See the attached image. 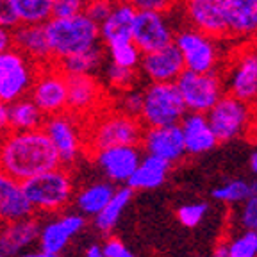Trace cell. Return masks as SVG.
Wrapping results in <instances>:
<instances>
[{
	"label": "cell",
	"mask_w": 257,
	"mask_h": 257,
	"mask_svg": "<svg viewBox=\"0 0 257 257\" xmlns=\"http://www.w3.org/2000/svg\"><path fill=\"white\" fill-rule=\"evenodd\" d=\"M253 109L255 107L237 100L232 95H225L207 112V120L218 141L223 143V141H232L236 138L246 136Z\"/></svg>",
	"instance_id": "11"
},
{
	"label": "cell",
	"mask_w": 257,
	"mask_h": 257,
	"mask_svg": "<svg viewBox=\"0 0 257 257\" xmlns=\"http://www.w3.org/2000/svg\"><path fill=\"white\" fill-rule=\"evenodd\" d=\"M43 131L48 134L52 145L61 157V165H72L84 149L82 134L75 121V116L68 111L45 120Z\"/></svg>",
	"instance_id": "14"
},
{
	"label": "cell",
	"mask_w": 257,
	"mask_h": 257,
	"mask_svg": "<svg viewBox=\"0 0 257 257\" xmlns=\"http://www.w3.org/2000/svg\"><path fill=\"white\" fill-rule=\"evenodd\" d=\"M221 73L227 95L257 107V41L236 45Z\"/></svg>",
	"instance_id": "4"
},
{
	"label": "cell",
	"mask_w": 257,
	"mask_h": 257,
	"mask_svg": "<svg viewBox=\"0 0 257 257\" xmlns=\"http://www.w3.org/2000/svg\"><path fill=\"white\" fill-rule=\"evenodd\" d=\"M61 168V157L43 128L9 131L0 140V172L25 182L36 175Z\"/></svg>",
	"instance_id": "1"
},
{
	"label": "cell",
	"mask_w": 257,
	"mask_h": 257,
	"mask_svg": "<svg viewBox=\"0 0 257 257\" xmlns=\"http://www.w3.org/2000/svg\"><path fill=\"white\" fill-rule=\"evenodd\" d=\"M250 184H252V195H255L257 197V177H255V181L250 182Z\"/></svg>",
	"instance_id": "51"
},
{
	"label": "cell",
	"mask_w": 257,
	"mask_h": 257,
	"mask_svg": "<svg viewBox=\"0 0 257 257\" xmlns=\"http://www.w3.org/2000/svg\"><path fill=\"white\" fill-rule=\"evenodd\" d=\"M114 193H116V188L111 182H95V184L79 191V195L75 198L77 209L84 216L95 218L104 211V207L114 197Z\"/></svg>",
	"instance_id": "27"
},
{
	"label": "cell",
	"mask_w": 257,
	"mask_h": 257,
	"mask_svg": "<svg viewBox=\"0 0 257 257\" xmlns=\"http://www.w3.org/2000/svg\"><path fill=\"white\" fill-rule=\"evenodd\" d=\"M32 102L40 107L45 118L56 116L68 109V77L57 63H50L38 68V75L31 89Z\"/></svg>",
	"instance_id": "10"
},
{
	"label": "cell",
	"mask_w": 257,
	"mask_h": 257,
	"mask_svg": "<svg viewBox=\"0 0 257 257\" xmlns=\"http://www.w3.org/2000/svg\"><path fill=\"white\" fill-rule=\"evenodd\" d=\"M93 157L104 175L116 184H127L143 161L140 147H114L93 154Z\"/></svg>",
	"instance_id": "17"
},
{
	"label": "cell",
	"mask_w": 257,
	"mask_h": 257,
	"mask_svg": "<svg viewBox=\"0 0 257 257\" xmlns=\"http://www.w3.org/2000/svg\"><path fill=\"white\" fill-rule=\"evenodd\" d=\"M38 68L16 48L0 54V102L11 105L31 95Z\"/></svg>",
	"instance_id": "8"
},
{
	"label": "cell",
	"mask_w": 257,
	"mask_h": 257,
	"mask_svg": "<svg viewBox=\"0 0 257 257\" xmlns=\"http://www.w3.org/2000/svg\"><path fill=\"white\" fill-rule=\"evenodd\" d=\"M181 128L184 134L186 152L191 156H200V154L209 152L220 143L216 134L211 128L207 114L188 112L184 120L181 121Z\"/></svg>",
	"instance_id": "25"
},
{
	"label": "cell",
	"mask_w": 257,
	"mask_h": 257,
	"mask_svg": "<svg viewBox=\"0 0 257 257\" xmlns=\"http://www.w3.org/2000/svg\"><path fill=\"white\" fill-rule=\"evenodd\" d=\"M141 149L147 152V156L159 157V159L166 161L170 165L181 161L184 154H188L181 125L145 128Z\"/></svg>",
	"instance_id": "15"
},
{
	"label": "cell",
	"mask_w": 257,
	"mask_h": 257,
	"mask_svg": "<svg viewBox=\"0 0 257 257\" xmlns=\"http://www.w3.org/2000/svg\"><path fill=\"white\" fill-rule=\"evenodd\" d=\"M45 120H47L45 114L32 102L31 96H25L22 100L9 105V125H11V131H18V133L38 131V128H43Z\"/></svg>",
	"instance_id": "28"
},
{
	"label": "cell",
	"mask_w": 257,
	"mask_h": 257,
	"mask_svg": "<svg viewBox=\"0 0 257 257\" xmlns=\"http://www.w3.org/2000/svg\"><path fill=\"white\" fill-rule=\"evenodd\" d=\"M20 25H47L54 18L52 0H15Z\"/></svg>",
	"instance_id": "30"
},
{
	"label": "cell",
	"mask_w": 257,
	"mask_h": 257,
	"mask_svg": "<svg viewBox=\"0 0 257 257\" xmlns=\"http://www.w3.org/2000/svg\"><path fill=\"white\" fill-rule=\"evenodd\" d=\"M34 211L57 213L70 204L73 195V184L70 173L64 168L50 170L22 182Z\"/></svg>",
	"instance_id": "7"
},
{
	"label": "cell",
	"mask_w": 257,
	"mask_h": 257,
	"mask_svg": "<svg viewBox=\"0 0 257 257\" xmlns=\"http://www.w3.org/2000/svg\"><path fill=\"white\" fill-rule=\"evenodd\" d=\"M0 257H4V255H2V253H0Z\"/></svg>",
	"instance_id": "52"
},
{
	"label": "cell",
	"mask_w": 257,
	"mask_h": 257,
	"mask_svg": "<svg viewBox=\"0 0 257 257\" xmlns=\"http://www.w3.org/2000/svg\"><path fill=\"white\" fill-rule=\"evenodd\" d=\"M175 84L181 91L188 112L197 114H207L227 95L221 72L195 73L186 70Z\"/></svg>",
	"instance_id": "9"
},
{
	"label": "cell",
	"mask_w": 257,
	"mask_h": 257,
	"mask_svg": "<svg viewBox=\"0 0 257 257\" xmlns=\"http://www.w3.org/2000/svg\"><path fill=\"white\" fill-rule=\"evenodd\" d=\"M136 9L125 2V0H116L107 20L100 25V40L104 47H111L116 43H125L133 41V29L134 20H136Z\"/></svg>",
	"instance_id": "24"
},
{
	"label": "cell",
	"mask_w": 257,
	"mask_h": 257,
	"mask_svg": "<svg viewBox=\"0 0 257 257\" xmlns=\"http://www.w3.org/2000/svg\"><path fill=\"white\" fill-rule=\"evenodd\" d=\"M41 223L38 218L0 223V253L4 257H20L31 246L40 243Z\"/></svg>",
	"instance_id": "18"
},
{
	"label": "cell",
	"mask_w": 257,
	"mask_h": 257,
	"mask_svg": "<svg viewBox=\"0 0 257 257\" xmlns=\"http://www.w3.org/2000/svg\"><path fill=\"white\" fill-rule=\"evenodd\" d=\"M114 109L125 112L128 116L140 118L141 109H143V89L134 88V89H128V91L116 95Z\"/></svg>",
	"instance_id": "35"
},
{
	"label": "cell",
	"mask_w": 257,
	"mask_h": 257,
	"mask_svg": "<svg viewBox=\"0 0 257 257\" xmlns=\"http://www.w3.org/2000/svg\"><path fill=\"white\" fill-rule=\"evenodd\" d=\"M140 72L147 77L149 82H177L179 77L186 72V64L181 52L175 45L163 48L159 52L145 54L140 64Z\"/></svg>",
	"instance_id": "19"
},
{
	"label": "cell",
	"mask_w": 257,
	"mask_h": 257,
	"mask_svg": "<svg viewBox=\"0 0 257 257\" xmlns=\"http://www.w3.org/2000/svg\"><path fill=\"white\" fill-rule=\"evenodd\" d=\"M133 6L138 13L150 11V13H172L177 6L181 4V0H125Z\"/></svg>",
	"instance_id": "39"
},
{
	"label": "cell",
	"mask_w": 257,
	"mask_h": 257,
	"mask_svg": "<svg viewBox=\"0 0 257 257\" xmlns=\"http://www.w3.org/2000/svg\"><path fill=\"white\" fill-rule=\"evenodd\" d=\"M213 197L225 204H245L252 197V184L243 179H234L214 188Z\"/></svg>",
	"instance_id": "34"
},
{
	"label": "cell",
	"mask_w": 257,
	"mask_h": 257,
	"mask_svg": "<svg viewBox=\"0 0 257 257\" xmlns=\"http://www.w3.org/2000/svg\"><path fill=\"white\" fill-rule=\"evenodd\" d=\"M104 86L95 75L68 77V109L73 116L98 114L104 102Z\"/></svg>",
	"instance_id": "16"
},
{
	"label": "cell",
	"mask_w": 257,
	"mask_h": 257,
	"mask_svg": "<svg viewBox=\"0 0 257 257\" xmlns=\"http://www.w3.org/2000/svg\"><path fill=\"white\" fill-rule=\"evenodd\" d=\"M34 216V209L24 191V184L0 172V223Z\"/></svg>",
	"instance_id": "22"
},
{
	"label": "cell",
	"mask_w": 257,
	"mask_h": 257,
	"mask_svg": "<svg viewBox=\"0 0 257 257\" xmlns=\"http://www.w3.org/2000/svg\"><path fill=\"white\" fill-rule=\"evenodd\" d=\"M175 47L179 48L186 70L195 73H213L221 72L225 66L221 41L211 38L204 32H198L191 27H184L177 31Z\"/></svg>",
	"instance_id": "6"
},
{
	"label": "cell",
	"mask_w": 257,
	"mask_h": 257,
	"mask_svg": "<svg viewBox=\"0 0 257 257\" xmlns=\"http://www.w3.org/2000/svg\"><path fill=\"white\" fill-rule=\"evenodd\" d=\"M227 22L236 45L257 41V0H227Z\"/></svg>",
	"instance_id": "21"
},
{
	"label": "cell",
	"mask_w": 257,
	"mask_h": 257,
	"mask_svg": "<svg viewBox=\"0 0 257 257\" xmlns=\"http://www.w3.org/2000/svg\"><path fill=\"white\" fill-rule=\"evenodd\" d=\"M207 214V204L204 202H198V204H186L181 205L179 211H177V218L184 227H197L198 223H202V220Z\"/></svg>",
	"instance_id": "37"
},
{
	"label": "cell",
	"mask_w": 257,
	"mask_h": 257,
	"mask_svg": "<svg viewBox=\"0 0 257 257\" xmlns=\"http://www.w3.org/2000/svg\"><path fill=\"white\" fill-rule=\"evenodd\" d=\"M105 52H107V57L112 64L128 70H140L143 54H141V50L136 47L134 41H125V43L105 47Z\"/></svg>",
	"instance_id": "33"
},
{
	"label": "cell",
	"mask_w": 257,
	"mask_h": 257,
	"mask_svg": "<svg viewBox=\"0 0 257 257\" xmlns=\"http://www.w3.org/2000/svg\"><path fill=\"white\" fill-rule=\"evenodd\" d=\"M86 227V220L82 214H63L59 218L47 221L41 227L40 234V250L45 253L59 255L73 236Z\"/></svg>",
	"instance_id": "20"
},
{
	"label": "cell",
	"mask_w": 257,
	"mask_h": 257,
	"mask_svg": "<svg viewBox=\"0 0 257 257\" xmlns=\"http://www.w3.org/2000/svg\"><path fill=\"white\" fill-rule=\"evenodd\" d=\"M48 45L52 50L54 63L88 52L91 48L100 47V27L88 16L82 15L70 18H52L45 25Z\"/></svg>",
	"instance_id": "2"
},
{
	"label": "cell",
	"mask_w": 257,
	"mask_h": 257,
	"mask_svg": "<svg viewBox=\"0 0 257 257\" xmlns=\"http://www.w3.org/2000/svg\"><path fill=\"white\" fill-rule=\"evenodd\" d=\"M84 257H105V253L100 245H91L88 250H86Z\"/></svg>",
	"instance_id": "48"
},
{
	"label": "cell",
	"mask_w": 257,
	"mask_h": 257,
	"mask_svg": "<svg viewBox=\"0 0 257 257\" xmlns=\"http://www.w3.org/2000/svg\"><path fill=\"white\" fill-rule=\"evenodd\" d=\"M105 57L104 47L91 48L88 52L77 54V56L66 57V59L59 61L57 66L63 70V73L66 77H77V75H93L96 70L102 68Z\"/></svg>",
	"instance_id": "29"
},
{
	"label": "cell",
	"mask_w": 257,
	"mask_h": 257,
	"mask_svg": "<svg viewBox=\"0 0 257 257\" xmlns=\"http://www.w3.org/2000/svg\"><path fill=\"white\" fill-rule=\"evenodd\" d=\"M188 27L223 41L229 40L227 0H181Z\"/></svg>",
	"instance_id": "12"
},
{
	"label": "cell",
	"mask_w": 257,
	"mask_h": 257,
	"mask_svg": "<svg viewBox=\"0 0 257 257\" xmlns=\"http://www.w3.org/2000/svg\"><path fill=\"white\" fill-rule=\"evenodd\" d=\"M54 18H70V16L82 15L88 0H52Z\"/></svg>",
	"instance_id": "40"
},
{
	"label": "cell",
	"mask_w": 257,
	"mask_h": 257,
	"mask_svg": "<svg viewBox=\"0 0 257 257\" xmlns=\"http://www.w3.org/2000/svg\"><path fill=\"white\" fill-rule=\"evenodd\" d=\"M170 163L159 159L154 156H145L141 165L138 166V170L134 172V175L131 177V181L127 182V186L131 189H156L159 188L163 182L166 181L168 175Z\"/></svg>",
	"instance_id": "26"
},
{
	"label": "cell",
	"mask_w": 257,
	"mask_h": 257,
	"mask_svg": "<svg viewBox=\"0 0 257 257\" xmlns=\"http://www.w3.org/2000/svg\"><path fill=\"white\" fill-rule=\"evenodd\" d=\"M13 48V31L0 27V54Z\"/></svg>",
	"instance_id": "44"
},
{
	"label": "cell",
	"mask_w": 257,
	"mask_h": 257,
	"mask_svg": "<svg viewBox=\"0 0 257 257\" xmlns=\"http://www.w3.org/2000/svg\"><path fill=\"white\" fill-rule=\"evenodd\" d=\"M246 140L252 141V143H257V107L253 109L252 120H250V127L246 131Z\"/></svg>",
	"instance_id": "46"
},
{
	"label": "cell",
	"mask_w": 257,
	"mask_h": 257,
	"mask_svg": "<svg viewBox=\"0 0 257 257\" xmlns=\"http://www.w3.org/2000/svg\"><path fill=\"white\" fill-rule=\"evenodd\" d=\"M140 79V70H128L116 66L109 61V64L104 68V80L111 91H114L116 95L125 93L128 89L136 88V82Z\"/></svg>",
	"instance_id": "32"
},
{
	"label": "cell",
	"mask_w": 257,
	"mask_h": 257,
	"mask_svg": "<svg viewBox=\"0 0 257 257\" xmlns=\"http://www.w3.org/2000/svg\"><path fill=\"white\" fill-rule=\"evenodd\" d=\"M177 31L173 27L170 15L165 13H136L133 29V41L141 50V54L159 52L163 48L175 45Z\"/></svg>",
	"instance_id": "13"
},
{
	"label": "cell",
	"mask_w": 257,
	"mask_h": 257,
	"mask_svg": "<svg viewBox=\"0 0 257 257\" xmlns=\"http://www.w3.org/2000/svg\"><path fill=\"white\" fill-rule=\"evenodd\" d=\"M211 257H230L229 253V243H225V241H220L213 250V255Z\"/></svg>",
	"instance_id": "47"
},
{
	"label": "cell",
	"mask_w": 257,
	"mask_h": 257,
	"mask_svg": "<svg viewBox=\"0 0 257 257\" xmlns=\"http://www.w3.org/2000/svg\"><path fill=\"white\" fill-rule=\"evenodd\" d=\"M230 257H257V232H246L236 236L229 243Z\"/></svg>",
	"instance_id": "36"
},
{
	"label": "cell",
	"mask_w": 257,
	"mask_h": 257,
	"mask_svg": "<svg viewBox=\"0 0 257 257\" xmlns=\"http://www.w3.org/2000/svg\"><path fill=\"white\" fill-rule=\"evenodd\" d=\"M18 25H20V22L16 16L15 0H0V27L13 31Z\"/></svg>",
	"instance_id": "42"
},
{
	"label": "cell",
	"mask_w": 257,
	"mask_h": 257,
	"mask_svg": "<svg viewBox=\"0 0 257 257\" xmlns=\"http://www.w3.org/2000/svg\"><path fill=\"white\" fill-rule=\"evenodd\" d=\"M133 198V189L128 188V186H123V188H118L116 193H114V197L111 198L107 205L104 207L98 216H95V227L100 232H111L114 227H116L118 220H120L121 213H123V209L127 207V204L131 202Z\"/></svg>",
	"instance_id": "31"
},
{
	"label": "cell",
	"mask_w": 257,
	"mask_h": 257,
	"mask_svg": "<svg viewBox=\"0 0 257 257\" xmlns=\"http://www.w3.org/2000/svg\"><path fill=\"white\" fill-rule=\"evenodd\" d=\"M145 127L140 118L128 116L118 109L100 111L89 121L86 145L88 152L96 154L114 147H138L143 140Z\"/></svg>",
	"instance_id": "3"
},
{
	"label": "cell",
	"mask_w": 257,
	"mask_h": 257,
	"mask_svg": "<svg viewBox=\"0 0 257 257\" xmlns=\"http://www.w3.org/2000/svg\"><path fill=\"white\" fill-rule=\"evenodd\" d=\"M114 4H116V0H88L84 15L100 27L107 20V16L111 15Z\"/></svg>",
	"instance_id": "38"
},
{
	"label": "cell",
	"mask_w": 257,
	"mask_h": 257,
	"mask_svg": "<svg viewBox=\"0 0 257 257\" xmlns=\"http://www.w3.org/2000/svg\"><path fill=\"white\" fill-rule=\"evenodd\" d=\"M11 125H9V105L0 102V133L9 131Z\"/></svg>",
	"instance_id": "45"
},
{
	"label": "cell",
	"mask_w": 257,
	"mask_h": 257,
	"mask_svg": "<svg viewBox=\"0 0 257 257\" xmlns=\"http://www.w3.org/2000/svg\"><path fill=\"white\" fill-rule=\"evenodd\" d=\"M20 257H59V255H52V253H45V252H27V253H24V255H20Z\"/></svg>",
	"instance_id": "49"
},
{
	"label": "cell",
	"mask_w": 257,
	"mask_h": 257,
	"mask_svg": "<svg viewBox=\"0 0 257 257\" xmlns=\"http://www.w3.org/2000/svg\"><path fill=\"white\" fill-rule=\"evenodd\" d=\"M188 114L182 95L175 82H149L143 89V109L140 121L145 128L181 125Z\"/></svg>",
	"instance_id": "5"
},
{
	"label": "cell",
	"mask_w": 257,
	"mask_h": 257,
	"mask_svg": "<svg viewBox=\"0 0 257 257\" xmlns=\"http://www.w3.org/2000/svg\"><path fill=\"white\" fill-rule=\"evenodd\" d=\"M102 248H104L105 257H136L118 237H107Z\"/></svg>",
	"instance_id": "43"
},
{
	"label": "cell",
	"mask_w": 257,
	"mask_h": 257,
	"mask_svg": "<svg viewBox=\"0 0 257 257\" xmlns=\"http://www.w3.org/2000/svg\"><path fill=\"white\" fill-rule=\"evenodd\" d=\"M250 170H252V173L257 177V150L250 156Z\"/></svg>",
	"instance_id": "50"
},
{
	"label": "cell",
	"mask_w": 257,
	"mask_h": 257,
	"mask_svg": "<svg viewBox=\"0 0 257 257\" xmlns=\"http://www.w3.org/2000/svg\"><path fill=\"white\" fill-rule=\"evenodd\" d=\"M241 223L246 230L257 232V197L252 195L241 209Z\"/></svg>",
	"instance_id": "41"
},
{
	"label": "cell",
	"mask_w": 257,
	"mask_h": 257,
	"mask_svg": "<svg viewBox=\"0 0 257 257\" xmlns=\"http://www.w3.org/2000/svg\"><path fill=\"white\" fill-rule=\"evenodd\" d=\"M13 48L20 50L38 66L54 63L45 25H18L13 29Z\"/></svg>",
	"instance_id": "23"
}]
</instances>
